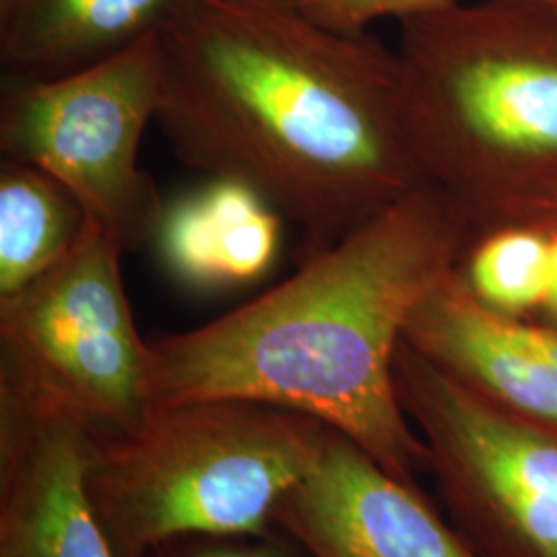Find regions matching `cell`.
I'll return each instance as SVG.
<instances>
[{"mask_svg":"<svg viewBox=\"0 0 557 557\" xmlns=\"http://www.w3.org/2000/svg\"><path fill=\"white\" fill-rule=\"evenodd\" d=\"M411 143L479 234L557 178V4L479 0L398 21Z\"/></svg>","mask_w":557,"mask_h":557,"instance_id":"obj_3","label":"cell"},{"mask_svg":"<svg viewBox=\"0 0 557 557\" xmlns=\"http://www.w3.org/2000/svg\"><path fill=\"white\" fill-rule=\"evenodd\" d=\"M81 200L25 161H0V299L54 269L89 225Z\"/></svg>","mask_w":557,"mask_h":557,"instance_id":"obj_13","label":"cell"},{"mask_svg":"<svg viewBox=\"0 0 557 557\" xmlns=\"http://www.w3.org/2000/svg\"><path fill=\"white\" fill-rule=\"evenodd\" d=\"M331 432L250 400L156 407L96 438L89 494L116 557L186 537H273L278 502L319 465Z\"/></svg>","mask_w":557,"mask_h":557,"instance_id":"obj_4","label":"cell"},{"mask_svg":"<svg viewBox=\"0 0 557 557\" xmlns=\"http://www.w3.org/2000/svg\"><path fill=\"white\" fill-rule=\"evenodd\" d=\"M156 122L186 165L298 227L304 259L421 186L397 52L301 9L176 0L158 32Z\"/></svg>","mask_w":557,"mask_h":557,"instance_id":"obj_1","label":"cell"},{"mask_svg":"<svg viewBox=\"0 0 557 557\" xmlns=\"http://www.w3.org/2000/svg\"><path fill=\"white\" fill-rule=\"evenodd\" d=\"M281 223L277 211L248 186L207 178L165 205L156 242L174 277L200 289H227L273 269Z\"/></svg>","mask_w":557,"mask_h":557,"instance_id":"obj_11","label":"cell"},{"mask_svg":"<svg viewBox=\"0 0 557 557\" xmlns=\"http://www.w3.org/2000/svg\"><path fill=\"white\" fill-rule=\"evenodd\" d=\"M547 2H552V4H557V0H547Z\"/></svg>","mask_w":557,"mask_h":557,"instance_id":"obj_20","label":"cell"},{"mask_svg":"<svg viewBox=\"0 0 557 557\" xmlns=\"http://www.w3.org/2000/svg\"><path fill=\"white\" fill-rule=\"evenodd\" d=\"M395 382L450 498L518 556L557 557L556 434L499 409L405 338Z\"/></svg>","mask_w":557,"mask_h":557,"instance_id":"obj_7","label":"cell"},{"mask_svg":"<svg viewBox=\"0 0 557 557\" xmlns=\"http://www.w3.org/2000/svg\"><path fill=\"white\" fill-rule=\"evenodd\" d=\"M554 234V248H552V285H549V294L545 299V306L541 310V314L547 319V324L557 329V230H552Z\"/></svg>","mask_w":557,"mask_h":557,"instance_id":"obj_18","label":"cell"},{"mask_svg":"<svg viewBox=\"0 0 557 557\" xmlns=\"http://www.w3.org/2000/svg\"><path fill=\"white\" fill-rule=\"evenodd\" d=\"M457 2L460 0H308L301 11L331 29L363 34L374 21L409 20Z\"/></svg>","mask_w":557,"mask_h":557,"instance_id":"obj_15","label":"cell"},{"mask_svg":"<svg viewBox=\"0 0 557 557\" xmlns=\"http://www.w3.org/2000/svg\"><path fill=\"white\" fill-rule=\"evenodd\" d=\"M275 527L310 557H478L413 483L335 430L319 465L278 502Z\"/></svg>","mask_w":557,"mask_h":557,"instance_id":"obj_8","label":"cell"},{"mask_svg":"<svg viewBox=\"0 0 557 557\" xmlns=\"http://www.w3.org/2000/svg\"><path fill=\"white\" fill-rule=\"evenodd\" d=\"M239 539H227L223 543L218 539V543L197 547L186 557H294L285 545L275 543L273 537H246L242 543Z\"/></svg>","mask_w":557,"mask_h":557,"instance_id":"obj_17","label":"cell"},{"mask_svg":"<svg viewBox=\"0 0 557 557\" xmlns=\"http://www.w3.org/2000/svg\"><path fill=\"white\" fill-rule=\"evenodd\" d=\"M122 255L91 220L66 259L0 299V395L75 419L96 438L151 411V349L135 326Z\"/></svg>","mask_w":557,"mask_h":557,"instance_id":"obj_5","label":"cell"},{"mask_svg":"<svg viewBox=\"0 0 557 557\" xmlns=\"http://www.w3.org/2000/svg\"><path fill=\"white\" fill-rule=\"evenodd\" d=\"M176 0H0L2 77L57 79L160 32Z\"/></svg>","mask_w":557,"mask_h":557,"instance_id":"obj_12","label":"cell"},{"mask_svg":"<svg viewBox=\"0 0 557 557\" xmlns=\"http://www.w3.org/2000/svg\"><path fill=\"white\" fill-rule=\"evenodd\" d=\"M552 230L499 225L469 242L455 275L487 310L522 319L539 314L552 285Z\"/></svg>","mask_w":557,"mask_h":557,"instance_id":"obj_14","label":"cell"},{"mask_svg":"<svg viewBox=\"0 0 557 557\" xmlns=\"http://www.w3.org/2000/svg\"><path fill=\"white\" fill-rule=\"evenodd\" d=\"M160 98L158 34L57 79L2 77L0 149L64 184L122 246L156 242L165 202L139 165Z\"/></svg>","mask_w":557,"mask_h":557,"instance_id":"obj_6","label":"cell"},{"mask_svg":"<svg viewBox=\"0 0 557 557\" xmlns=\"http://www.w3.org/2000/svg\"><path fill=\"white\" fill-rule=\"evenodd\" d=\"M96 436L0 395V557H116L89 494Z\"/></svg>","mask_w":557,"mask_h":557,"instance_id":"obj_9","label":"cell"},{"mask_svg":"<svg viewBox=\"0 0 557 557\" xmlns=\"http://www.w3.org/2000/svg\"><path fill=\"white\" fill-rule=\"evenodd\" d=\"M405 343L499 409L557 436V329L502 317L455 271L419 301Z\"/></svg>","mask_w":557,"mask_h":557,"instance_id":"obj_10","label":"cell"},{"mask_svg":"<svg viewBox=\"0 0 557 557\" xmlns=\"http://www.w3.org/2000/svg\"><path fill=\"white\" fill-rule=\"evenodd\" d=\"M499 225H535L545 230H557V178L543 184L527 197L502 207L481 227V232Z\"/></svg>","mask_w":557,"mask_h":557,"instance_id":"obj_16","label":"cell"},{"mask_svg":"<svg viewBox=\"0 0 557 557\" xmlns=\"http://www.w3.org/2000/svg\"><path fill=\"white\" fill-rule=\"evenodd\" d=\"M471 221L434 186L382 209L294 277L199 329L149 341L151 409L250 400L317 419L413 483L428 446L409 428L395 358L411 312L450 275Z\"/></svg>","mask_w":557,"mask_h":557,"instance_id":"obj_2","label":"cell"},{"mask_svg":"<svg viewBox=\"0 0 557 557\" xmlns=\"http://www.w3.org/2000/svg\"><path fill=\"white\" fill-rule=\"evenodd\" d=\"M248 2H264V4H278V7H294V9H301L308 0H248Z\"/></svg>","mask_w":557,"mask_h":557,"instance_id":"obj_19","label":"cell"}]
</instances>
